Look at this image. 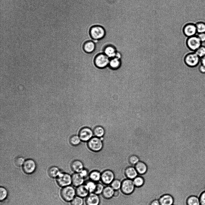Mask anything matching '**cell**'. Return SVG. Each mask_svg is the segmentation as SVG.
<instances>
[{
    "label": "cell",
    "instance_id": "1",
    "mask_svg": "<svg viewBox=\"0 0 205 205\" xmlns=\"http://www.w3.org/2000/svg\"><path fill=\"white\" fill-rule=\"evenodd\" d=\"M60 194L65 201L70 202L76 196V188L74 186L71 185L65 186L62 189Z\"/></svg>",
    "mask_w": 205,
    "mask_h": 205
},
{
    "label": "cell",
    "instance_id": "2",
    "mask_svg": "<svg viewBox=\"0 0 205 205\" xmlns=\"http://www.w3.org/2000/svg\"><path fill=\"white\" fill-rule=\"evenodd\" d=\"M110 59L104 53H100L95 57L94 63L96 67L104 69L109 66Z\"/></svg>",
    "mask_w": 205,
    "mask_h": 205
},
{
    "label": "cell",
    "instance_id": "3",
    "mask_svg": "<svg viewBox=\"0 0 205 205\" xmlns=\"http://www.w3.org/2000/svg\"><path fill=\"white\" fill-rule=\"evenodd\" d=\"M89 35L93 40L98 41L103 38L105 35V31L103 27L99 25L92 26L89 29Z\"/></svg>",
    "mask_w": 205,
    "mask_h": 205
},
{
    "label": "cell",
    "instance_id": "4",
    "mask_svg": "<svg viewBox=\"0 0 205 205\" xmlns=\"http://www.w3.org/2000/svg\"><path fill=\"white\" fill-rule=\"evenodd\" d=\"M135 188L133 180L126 178L122 180L120 190L122 194L128 195L133 192Z\"/></svg>",
    "mask_w": 205,
    "mask_h": 205
},
{
    "label": "cell",
    "instance_id": "5",
    "mask_svg": "<svg viewBox=\"0 0 205 205\" xmlns=\"http://www.w3.org/2000/svg\"><path fill=\"white\" fill-rule=\"evenodd\" d=\"M87 145L91 151L97 152L102 150L103 143L101 138L93 136L87 142Z\"/></svg>",
    "mask_w": 205,
    "mask_h": 205
},
{
    "label": "cell",
    "instance_id": "6",
    "mask_svg": "<svg viewBox=\"0 0 205 205\" xmlns=\"http://www.w3.org/2000/svg\"><path fill=\"white\" fill-rule=\"evenodd\" d=\"M115 179V174L114 172L110 170H105L101 172L100 181L105 185H110Z\"/></svg>",
    "mask_w": 205,
    "mask_h": 205
},
{
    "label": "cell",
    "instance_id": "7",
    "mask_svg": "<svg viewBox=\"0 0 205 205\" xmlns=\"http://www.w3.org/2000/svg\"><path fill=\"white\" fill-rule=\"evenodd\" d=\"M56 181L58 185L63 187L72 184L71 175L65 173H61L57 177Z\"/></svg>",
    "mask_w": 205,
    "mask_h": 205
},
{
    "label": "cell",
    "instance_id": "8",
    "mask_svg": "<svg viewBox=\"0 0 205 205\" xmlns=\"http://www.w3.org/2000/svg\"><path fill=\"white\" fill-rule=\"evenodd\" d=\"M78 136L81 141L83 142H88L94 135L93 130L88 127L82 128L79 130Z\"/></svg>",
    "mask_w": 205,
    "mask_h": 205
},
{
    "label": "cell",
    "instance_id": "9",
    "mask_svg": "<svg viewBox=\"0 0 205 205\" xmlns=\"http://www.w3.org/2000/svg\"><path fill=\"white\" fill-rule=\"evenodd\" d=\"M187 44L189 49L195 51L201 46L202 42L196 35L188 37Z\"/></svg>",
    "mask_w": 205,
    "mask_h": 205
},
{
    "label": "cell",
    "instance_id": "10",
    "mask_svg": "<svg viewBox=\"0 0 205 205\" xmlns=\"http://www.w3.org/2000/svg\"><path fill=\"white\" fill-rule=\"evenodd\" d=\"M200 59V58L194 52L187 55L185 58V61L188 66L194 67L198 64Z\"/></svg>",
    "mask_w": 205,
    "mask_h": 205
},
{
    "label": "cell",
    "instance_id": "11",
    "mask_svg": "<svg viewBox=\"0 0 205 205\" xmlns=\"http://www.w3.org/2000/svg\"><path fill=\"white\" fill-rule=\"evenodd\" d=\"M36 168V164L34 160L32 159H28L25 161L23 165V170L27 174L33 173Z\"/></svg>",
    "mask_w": 205,
    "mask_h": 205
},
{
    "label": "cell",
    "instance_id": "12",
    "mask_svg": "<svg viewBox=\"0 0 205 205\" xmlns=\"http://www.w3.org/2000/svg\"><path fill=\"white\" fill-rule=\"evenodd\" d=\"M85 202L86 205H99L101 200L99 195L91 193L85 198Z\"/></svg>",
    "mask_w": 205,
    "mask_h": 205
},
{
    "label": "cell",
    "instance_id": "13",
    "mask_svg": "<svg viewBox=\"0 0 205 205\" xmlns=\"http://www.w3.org/2000/svg\"><path fill=\"white\" fill-rule=\"evenodd\" d=\"M183 32L188 37L196 35L197 32L195 23H189L186 24L184 27Z\"/></svg>",
    "mask_w": 205,
    "mask_h": 205
},
{
    "label": "cell",
    "instance_id": "14",
    "mask_svg": "<svg viewBox=\"0 0 205 205\" xmlns=\"http://www.w3.org/2000/svg\"><path fill=\"white\" fill-rule=\"evenodd\" d=\"M124 174L126 178L133 180L139 174L134 166H129L126 167L124 171Z\"/></svg>",
    "mask_w": 205,
    "mask_h": 205
},
{
    "label": "cell",
    "instance_id": "15",
    "mask_svg": "<svg viewBox=\"0 0 205 205\" xmlns=\"http://www.w3.org/2000/svg\"><path fill=\"white\" fill-rule=\"evenodd\" d=\"M72 184L77 187L84 184L85 179L83 178L79 173H74L71 175Z\"/></svg>",
    "mask_w": 205,
    "mask_h": 205
},
{
    "label": "cell",
    "instance_id": "16",
    "mask_svg": "<svg viewBox=\"0 0 205 205\" xmlns=\"http://www.w3.org/2000/svg\"><path fill=\"white\" fill-rule=\"evenodd\" d=\"M117 52L115 47L112 45L106 46L103 50V53L110 59L115 57Z\"/></svg>",
    "mask_w": 205,
    "mask_h": 205
},
{
    "label": "cell",
    "instance_id": "17",
    "mask_svg": "<svg viewBox=\"0 0 205 205\" xmlns=\"http://www.w3.org/2000/svg\"><path fill=\"white\" fill-rule=\"evenodd\" d=\"M114 191L110 185H107L104 186L101 194L104 199L109 200L113 197Z\"/></svg>",
    "mask_w": 205,
    "mask_h": 205
},
{
    "label": "cell",
    "instance_id": "18",
    "mask_svg": "<svg viewBox=\"0 0 205 205\" xmlns=\"http://www.w3.org/2000/svg\"><path fill=\"white\" fill-rule=\"evenodd\" d=\"M72 170L74 172L79 173L84 167L83 162L79 160L73 161L70 165Z\"/></svg>",
    "mask_w": 205,
    "mask_h": 205
},
{
    "label": "cell",
    "instance_id": "19",
    "mask_svg": "<svg viewBox=\"0 0 205 205\" xmlns=\"http://www.w3.org/2000/svg\"><path fill=\"white\" fill-rule=\"evenodd\" d=\"M159 200L161 205H173L174 201L173 196L168 194L162 195Z\"/></svg>",
    "mask_w": 205,
    "mask_h": 205
},
{
    "label": "cell",
    "instance_id": "20",
    "mask_svg": "<svg viewBox=\"0 0 205 205\" xmlns=\"http://www.w3.org/2000/svg\"><path fill=\"white\" fill-rule=\"evenodd\" d=\"M76 195L83 198H86L90 193L84 184L76 187Z\"/></svg>",
    "mask_w": 205,
    "mask_h": 205
},
{
    "label": "cell",
    "instance_id": "21",
    "mask_svg": "<svg viewBox=\"0 0 205 205\" xmlns=\"http://www.w3.org/2000/svg\"><path fill=\"white\" fill-rule=\"evenodd\" d=\"M96 46L94 41H86L83 44V48L84 51L87 54H91L95 50Z\"/></svg>",
    "mask_w": 205,
    "mask_h": 205
},
{
    "label": "cell",
    "instance_id": "22",
    "mask_svg": "<svg viewBox=\"0 0 205 205\" xmlns=\"http://www.w3.org/2000/svg\"><path fill=\"white\" fill-rule=\"evenodd\" d=\"M134 167L139 175H143L146 173L148 170L146 164L142 161H140L134 166Z\"/></svg>",
    "mask_w": 205,
    "mask_h": 205
},
{
    "label": "cell",
    "instance_id": "23",
    "mask_svg": "<svg viewBox=\"0 0 205 205\" xmlns=\"http://www.w3.org/2000/svg\"><path fill=\"white\" fill-rule=\"evenodd\" d=\"M122 64L121 60L115 57L110 59L108 66L111 69L116 70L119 68Z\"/></svg>",
    "mask_w": 205,
    "mask_h": 205
},
{
    "label": "cell",
    "instance_id": "24",
    "mask_svg": "<svg viewBox=\"0 0 205 205\" xmlns=\"http://www.w3.org/2000/svg\"><path fill=\"white\" fill-rule=\"evenodd\" d=\"M101 173L98 170H95L91 171L88 177L89 179L95 182H98L101 181Z\"/></svg>",
    "mask_w": 205,
    "mask_h": 205
},
{
    "label": "cell",
    "instance_id": "25",
    "mask_svg": "<svg viewBox=\"0 0 205 205\" xmlns=\"http://www.w3.org/2000/svg\"><path fill=\"white\" fill-rule=\"evenodd\" d=\"M93 131L94 136L99 138L103 137L105 133L104 128L101 126H97L95 127Z\"/></svg>",
    "mask_w": 205,
    "mask_h": 205
},
{
    "label": "cell",
    "instance_id": "26",
    "mask_svg": "<svg viewBox=\"0 0 205 205\" xmlns=\"http://www.w3.org/2000/svg\"><path fill=\"white\" fill-rule=\"evenodd\" d=\"M96 182L89 179L85 182L84 184L90 193H94L95 190Z\"/></svg>",
    "mask_w": 205,
    "mask_h": 205
},
{
    "label": "cell",
    "instance_id": "27",
    "mask_svg": "<svg viewBox=\"0 0 205 205\" xmlns=\"http://www.w3.org/2000/svg\"><path fill=\"white\" fill-rule=\"evenodd\" d=\"M48 173L49 176L52 178L57 177L61 173L59 169L56 166L50 167L48 170Z\"/></svg>",
    "mask_w": 205,
    "mask_h": 205
},
{
    "label": "cell",
    "instance_id": "28",
    "mask_svg": "<svg viewBox=\"0 0 205 205\" xmlns=\"http://www.w3.org/2000/svg\"><path fill=\"white\" fill-rule=\"evenodd\" d=\"M187 205H200L199 198L195 196H191L187 199Z\"/></svg>",
    "mask_w": 205,
    "mask_h": 205
},
{
    "label": "cell",
    "instance_id": "29",
    "mask_svg": "<svg viewBox=\"0 0 205 205\" xmlns=\"http://www.w3.org/2000/svg\"><path fill=\"white\" fill-rule=\"evenodd\" d=\"M81 140L78 135H74L71 136L69 139L70 143L72 145L76 146L79 145Z\"/></svg>",
    "mask_w": 205,
    "mask_h": 205
},
{
    "label": "cell",
    "instance_id": "30",
    "mask_svg": "<svg viewBox=\"0 0 205 205\" xmlns=\"http://www.w3.org/2000/svg\"><path fill=\"white\" fill-rule=\"evenodd\" d=\"M133 180L134 184L136 187H140L142 186L144 183V178L139 175Z\"/></svg>",
    "mask_w": 205,
    "mask_h": 205
},
{
    "label": "cell",
    "instance_id": "31",
    "mask_svg": "<svg viewBox=\"0 0 205 205\" xmlns=\"http://www.w3.org/2000/svg\"><path fill=\"white\" fill-rule=\"evenodd\" d=\"M122 181L119 179H115L110 185L114 190H119L121 187Z\"/></svg>",
    "mask_w": 205,
    "mask_h": 205
},
{
    "label": "cell",
    "instance_id": "32",
    "mask_svg": "<svg viewBox=\"0 0 205 205\" xmlns=\"http://www.w3.org/2000/svg\"><path fill=\"white\" fill-rule=\"evenodd\" d=\"M197 33H205V22L199 21L195 23Z\"/></svg>",
    "mask_w": 205,
    "mask_h": 205
},
{
    "label": "cell",
    "instance_id": "33",
    "mask_svg": "<svg viewBox=\"0 0 205 205\" xmlns=\"http://www.w3.org/2000/svg\"><path fill=\"white\" fill-rule=\"evenodd\" d=\"M71 205H83V198L76 195L70 202Z\"/></svg>",
    "mask_w": 205,
    "mask_h": 205
},
{
    "label": "cell",
    "instance_id": "34",
    "mask_svg": "<svg viewBox=\"0 0 205 205\" xmlns=\"http://www.w3.org/2000/svg\"><path fill=\"white\" fill-rule=\"evenodd\" d=\"M140 161V160L139 158L137 156L134 155H131L128 159V161L129 163L134 166Z\"/></svg>",
    "mask_w": 205,
    "mask_h": 205
},
{
    "label": "cell",
    "instance_id": "35",
    "mask_svg": "<svg viewBox=\"0 0 205 205\" xmlns=\"http://www.w3.org/2000/svg\"><path fill=\"white\" fill-rule=\"evenodd\" d=\"M104 184L102 183L97 182L96 187L94 192L95 194L99 195L101 194L104 188Z\"/></svg>",
    "mask_w": 205,
    "mask_h": 205
},
{
    "label": "cell",
    "instance_id": "36",
    "mask_svg": "<svg viewBox=\"0 0 205 205\" xmlns=\"http://www.w3.org/2000/svg\"><path fill=\"white\" fill-rule=\"evenodd\" d=\"M195 53L200 58L205 56V47L201 46L195 51Z\"/></svg>",
    "mask_w": 205,
    "mask_h": 205
},
{
    "label": "cell",
    "instance_id": "37",
    "mask_svg": "<svg viewBox=\"0 0 205 205\" xmlns=\"http://www.w3.org/2000/svg\"><path fill=\"white\" fill-rule=\"evenodd\" d=\"M8 192L5 188L1 187L0 188V199L1 200H4L7 197Z\"/></svg>",
    "mask_w": 205,
    "mask_h": 205
},
{
    "label": "cell",
    "instance_id": "38",
    "mask_svg": "<svg viewBox=\"0 0 205 205\" xmlns=\"http://www.w3.org/2000/svg\"><path fill=\"white\" fill-rule=\"evenodd\" d=\"M25 161L24 158L22 157H17L15 160V164L18 167L23 166Z\"/></svg>",
    "mask_w": 205,
    "mask_h": 205
},
{
    "label": "cell",
    "instance_id": "39",
    "mask_svg": "<svg viewBox=\"0 0 205 205\" xmlns=\"http://www.w3.org/2000/svg\"><path fill=\"white\" fill-rule=\"evenodd\" d=\"M89 172L88 169L84 168L79 173L83 178L85 179L88 177Z\"/></svg>",
    "mask_w": 205,
    "mask_h": 205
},
{
    "label": "cell",
    "instance_id": "40",
    "mask_svg": "<svg viewBox=\"0 0 205 205\" xmlns=\"http://www.w3.org/2000/svg\"><path fill=\"white\" fill-rule=\"evenodd\" d=\"M199 199L200 205H205V191L201 193Z\"/></svg>",
    "mask_w": 205,
    "mask_h": 205
},
{
    "label": "cell",
    "instance_id": "41",
    "mask_svg": "<svg viewBox=\"0 0 205 205\" xmlns=\"http://www.w3.org/2000/svg\"><path fill=\"white\" fill-rule=\"evenodd\" d=\"M196 35L202 43L205 42V33H198Z\"/></svg>",
    "mask_w": 205,
    "mask_h": 205
},
{
    "label": "cell",
    "instance_id": "42",
    "mask_svg": "<svg viewBox=\"0 0 205 205\" xmlns=\"http://www.w3.org/2000/svg\"><path fill=\"white\" fill-rule=\"evenodd\" d=\"M150 205H161L158 200H155L152 201Z\"/></svg>",
    "mask_w": 205,
    "mask_h": 205
},
{
    "label": "cell",
    "instance_id": "43",
    "mask_svg": "<svg viewBox=\"0 0 205 205\" xmlns=\"http://www.w3.org/2000/svg\"><path fill=\"white\" fill-rule=\"evenodd\" d=\"M199 70L202 73H205V66L201 64L199 67Z\"/></svg>",
    "mask_w": 205,
    "mask_h": 205
},
{
    "label": "cell",
    "instance_id": "44",
    "mask_svg": "<svg viewBox=\"0 0 205 205\" xmlns=\"http://www.w3.org/2000/svg\"><path fill=\"white\" fill-rule=\"evenodd\" d=\"M119 190L118 191H114L113 197H118L120 195V192H119Z\"/></svg>",
    "mask_w": 205,
    "mask_h": 205
},
{
    "label": "cell",
    "instance_id": "45",
    "mask_svg": "<svg viewBox=\"0 0 205 205\" xmlns=\"http://www.w3.org/2000/svg\"><path fill=\"white\" fill-rule=\"evenodd\" d=\"M200 59L202 64L205 66V56L200 58Z\"/></svg>",
    "mask_w": 205,
    "mask_h": 205
},
{
    "label": "cell",
    "instance_id": "46",
    "mask_svg": "<svg viewBox=\"0 0 205 205\" xmlns=\"http://www.w3.org/2000/svg\"><path fill=\"white\" fill-rule=\"evenodd\" d=\"M173 205H174L173 204Z\"/></svg>",
    "mask_w": 205,
    "mask_h": 205
}]
</instances>
